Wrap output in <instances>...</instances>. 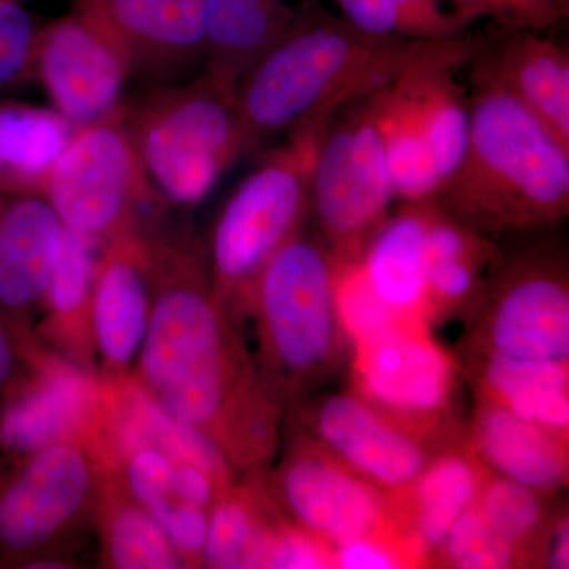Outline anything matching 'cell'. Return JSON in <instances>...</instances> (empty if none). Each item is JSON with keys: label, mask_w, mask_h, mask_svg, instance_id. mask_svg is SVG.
<instances>
[{"label": "cell", "mask_w": 569, "mask_h": 569, "mask_svg": "<svg viewBox=\"0 0 569 569\" xmlns=\"http://www.w3.org/2000/svg\"><path fill=\"white\" fill-rule=\"evenodd\" d=\"M142 230L152 310L132 373L168 417L197 430L233 470L260 467L276 447L277 399L213 295L208 249L189 228Z\"/></svg>", "instance_id": "6da1fadb"}, {"label": "cell", "mask_w": 569, "mask_h": 569, "mask_svg": "<svg viewBox=\"0 0 569 569\" xmlns=\"http://www.w3.org/2000/svg\"><path fill=\"white\" fill-rule=\"evenodd\" d=\"M477 37L415 41L377 36L328 11H307L236 84L257 146L387 88L415 63L467 51Z\"/></svg>", "instance_id": "7a4b0ae2"}, {"label": "cell", "mask_w": 569, "mask_h": 569, "mask_svg": "<svg viewBox=\"0 0 569 569\" xmlns=\"http://www.w3.org/2000/svg\"><path fill=\"white\" fill-rule=\"evenodd\" d=\"M470 82L462 159L430 201L486 238L559 223L569 209V146L493 82Z\"/></svg>", "instance_id": "3957f363"}, {"label": "cell", "mask_w": 569, "mask_h": 569, "mask_svg": "<svg viewBox=\"0 0 569 569\" xmlns=\"http://www.w3.org/2000/svg\"><path fill=\"white\" fill-rule=\"evenodd\" d=\"M127 133L167 203L192 208L242 156L258 148L239 111L236 82L203 69L126 103Z\"/></svg>", "instance_id": "277c9868"}, {"label": "cell", "mask_w": 569, "mask_h": 569, "mask_svg": "<svg viewBox=\"0 0 569 569\" xmlns=\"http://www.w3.org/2000/svg\"><path fill=\"white\" fill-rule=\"evenodd\" d=\"M336 114L312 119L283 137L239 183L213 224L208 247L213 295L231 318L244 312L253 280L269 258L305 230L313 164Z\"/></svg>", "instance_id": "5b68a950"}, {"label": "cell", "mask_w": 569, "mask_h": 569, "mask_svg": "<svg viewBox=\"0 0 569 569\" xmlns=\"http://www.w3.org/2000/svg\"><path fill=\"white\" fill-rule=\"evenodd\" d=\"M470 50L415 63L377 92L378 119L392 193L403 203L432 200L462 159L470 123L456 71Z\"/></svg>", "instance_id": "8992f818"}, {"label": "cell", "mask_w": 569, "mask_h": 569, "mask_svg": "<svg viewBox=\"0 0 569 569\" xmlns=\"http://www.w3.org/2000/svg\"><path fill=\"white\" fill-rule=\"evenodd\" d=\"M269 377L299 383L323 372L339 348L337 264L328 247L295 234L263 266L247 296Z\"/></svg>", "instance_id": "52a82bcc"}, {"label": "cell", "mask_w": 569, "mask_h": 569, "mask_svg": "<svg viewBox=\"0 0 569 569\" xmlns=\"http://www.w3.org/2000/svg\"><path fill=\"white\" fill-rule=\"evenodd\" d=\"M103 463L89 441L50 445L0 475V568H69L62 548L93 523Z\"/></svg>", "instance_id": "ba28073f"}, {"label": "cell", "mask_w": 569, "mask_h": 569, "mask_svg": "<svg viewBox=\"0 0 569 569\" xmlns=\"http://www.w3.org/2000/svg\"><path fill=\"white\" fill-rule=\"evenodd\" d=\"M123 114L126 102L74 129L40 190L63 228L102 244L137 233L167 204L138 159Z\"/></svg>", "instance_id": "9c48e42d"}, {"label": "cell", "mask_w": 569, "mask_h": 569, "mask_svg": "<svg viewBox=\"0 0 569 569\" xmlns=\"http://www.w3.org/2000/svg\"><path fill=\"white\" fill-rule=\"evenodd\" d=\"M395 200L373 92L337 112L313 164L310 212L337 268L361 263Z\"/></svg>", "instance_id": "30bf717a"}, {"label": "cell", "mask_w": 569, "mask_h": 569, "mask_svg": "<svg viewBox=\"0 0 569 569\" xmlns=\"http://www.w3.org/2000/svg\"><path fill=\"white\" fill-rule=\"evenodd\" d=\"M100 417L99 373L40 346L29 372L2 397L0 449L20 459L62 441L97 448Z\"/></svg>", "instance_id": "8fae6325"}, {"label": "cell", "mask_w": 569, "mask_h": 569, "mask_svg": "<svg viewBox=\"0 0 569 569\" xmlns=\"http://www.w3.org/2000/svg\"><path fill=\"white\" fill-rule=\"evenodd\" d=\"M130 77L121 48L80 11L39 28L31 78L47 92L52 110L74 129L118 111Z\"/></svg>", "instance_id": "7c38bea8"}, {"label": "cell", "mask_w": 569, "mask_h": 569, "mask_svg": "<svg viewBox=\"0 0 569 569\" xmlns=\"http://www.w3.org/2000/svg\"><path fill=\"white\" fill-rule=\"evenodd\" d=\"M498 269L489 353L568 365L569 290L563 258L546 249L529 250Z\"/></svg>", "instance_id": "4fadbf2b"}, {"label": "cell", "mask_w": 569, "mask_h": 569, "mask_svg": "<svg viewBox=\"0 0 569 569\" xmlns=\"http://www.w3.org/2000/svg\"><path fill=\"white\" fill-rule=\"evenodd\" d=\"M130 63L159 84L182 81L206 59L204 0H78Z\"/></svg>", "instance_id": "5bb4252c"}, {"label": "cell", "mask_w": 569, "mask_h": 569, "mask_svg": "<svg viewBox=\"0 0 569 569\" xmlns=\"http://www.w3.org/2000/svg\"><path fill=\"white\" fill-rule=\"evenodd\" d=\"M276 492L298 527L335 546L372 537L383 518L376 486L312 449H299L284 460Z\"/></svg>", "instance_id": "9a60e30c"}, {"label": "cell", "mask_w": 569, "mask_h": 569, "mask_svg": "<svg viewBox=\"0 0 569 569\" xmlns=\"http://www.w3.org/2000/svg\"><path fill=\"white\" fill-rule=\"evenodd\" d=\"M152 283L142 228L104 242L92 299V331L102 380L130 376L148 332Z\"/></svg>", "instance_id": "2e32d148"}, {"label": "cell", "mask_w": 569, "mask_h": 569, "mask_svg": "<svg viewBox=\"0 0 569 569\" xmlns=\"http://www.w3.org/2000/svg\"><path fill=\"white\" fill-rule=\"evenodd\" d=\"M63 233L43 197L0 189V310L29 343Z\"/></svg>", "instance_id": "e0dca14e"}, {"label": "cell", "mask_w": 569, "mask_h": 569, "mask_svg": "<svg viewBox=\"0 0 569 569\" xmlns=\"http://www.w3.org/2000/svg\"><path fill=\"white\" fill-rule=\"evenodd\" d=\"M358 350L359 387L370 402L411 421L436 418L448 406L451 362L429 337L397 326Z\"/></svg>", "instance_id": "ac0fdd59"}, {"label": "cell", "mask_w": 569, "mask_h": 569, "mask_svg": "<svg viewBox=\"0 0 569 569\" xmlns=\"http://www.w3.org/2000/svg\"><path fill=\"white\" fill-rule=\"evenodd\" d=\"M466 67L493 82L569 146V54L545 33L501 29L479 39Z\"/></svg>", "instance_id": "d6986e66"}, {"label": "cell", "mask_w": 569, "mask_h": 569, "mask_svg": "<svg viewBox=\"0 0 569 569\" xmlns=\"http://www.w3.org/2000/svg\"><path fill=\"white\" fill-rule=\"evenodd\" d=\"M317 437L343 466L381 489H406L427 466L426 449L366 400L336 395L313 419Z\"/></svg>", "instance_id": "ffe728a7"}, {"label": "cell", "mask_w": 569, "mask_h": 569, "mask_svg": "<svg viewBox=\"0 0 569 569\" xmlns=\"http://www.w3.org/2000/svg\"><path fill=\"white\" fill-rule=\"evenodd\" d=\"M102 247V242L66 228L33 329L41 347L93 372H97V355L92 299Z\"/></svg>", "instance_id": "44dd1931"}, {"label": "cell", "mask_w": 569, "mask_h": 569, "mask_svg": "<svg viewBox=\"0 0 569 569\" xmlns=\"http://www.w3.org/2000/svg\"><path fill=\"white\" fill-rule=\"evenodd\" d=\"M204 69L236 82L293 28L284 0H204Z\"/></svg>", "instance_id": "7402d4cb"}, {"label": "cell", "mask_w": 569, "mask_h": 569, "mask_svg": "<svg viewBox=\"0 0 569 569\" xmlns=\"http://www.w3.org/2000/svg\"><path fill=\"white\" fill-rule=\"evenodd\" d=\"M100 561L114 569L186 568L151 512L127 488L122 473L103 467L96 518Z\"/></svg>", "instance_id": "603a6c76"}, {"label": "cell", "mask_w": 569, "mask_h": 569, "mask_svg": "<svg viewBox=\"0 0 569 569\" xmlns=\"http://www.w3.org/2000/svg\"><path fill=\"white\" fill-rule=\"evenodd\" d=\"M477 440L482 456L501 477L537 492L560 488L567 478V456L559 433L496 402L479 411Z\"/></svg>", "instance_id": "cb8c5ba5"}, {"label": "cell", "mask_w": 569, "mask_h": 569, "mask_svg": "<svg viewBox=\"0 0 569 569\" xmlns=\"http://www.w3.org/2000/svg\"><path fill=\"white\" fill-rule=\"evenodd\" d=\"M426 201L407 203L381 227L359 263L373 293L396 316H411L426 305Z\"/></svg>", "instance_id": "d4e9b609"}, {"label": "cell", "mask_w": 569, "mask_h": 569, "mask_svg": "<svg viewBox=\"0 0 569 569\" xmlns=\"http://www.w3.org/2000/svg\"><path fill=\"white\" fill-rule=\"evenodd\" d=\"M426 305L460 306L482 290V272L496 258L486 236L427 200Z\"/></svg>", "instance_id": "484cf974"}, {"label": "cell", "mask_w": 569, "mask_h": 569, "mask_svg": "<svg viewBox=\"0 0 569 569\" xmlns=\"http://www.w3.org/2000/svg\"><path fill=\"white\" fill-rule=\"evenodd\" d=\"M74 127L52 108L0 103V189L40 194Z\"/></svg>", "instance_id": "4316f807"}, {"label": "cell", "mask_w": 569, "mask_h": 569, "mask_svg": "<svg viewBox=\"0 0 569 569\" xmlns=\"http://www.w3.org/2000/svg\"><path fill=\"white\" fill-rule=\"evenodd\" d=\"M482 373L486 387L492 392L498 406L550 432L559 436L567 432L568 365L489 353Z\"/></svg>", "instance_id": "83f0119b"}, {"label": "cell", "mask_w": 569, "mask_h": 569, "mask_svg": "<svg viewBox=\"0 0 569 569\" xmlns=\"http://www.w3.org/2000/svg\"><path fill=\"white\" fill-rule=\"evenodd\" d=\"M274 527L254 493L231 486L209 509L203 567L264 568Z\"/></svg>", "instance_id": "f1b7e54d"}, {"label": "cell", "mask_w": 569, "mask_h": 569, "mask_svg": "<svg viewBox=\"0 0 569 569\" xmlns=\"http://www.w3.org/2000/svg\"><path fill=\"white\" fill-rule=\"evenodd\" d=\"M340 17L377 36L415 41H445L467 36L448 0H335Z\"/></svg>", "instance_id": "f546056e"}, {"label": "cell", "mask_w": 569, "mask_h": 569, "mask_svg": "<svg viewBox=\"0 0 569 569\" xmlns=\"http://www.w3.org/2000/svg\"><path fill=\"white\" fill-rule=\"evenodd\" d=\"M413 485L418 538L427 548H440L452 523L477 505L482 488L477 466L462 456L427 463Z\"/></svg>", "instance_id": "4dcf8cb0"}, {"label": "cell", "mask_w": 569, "mask_h": 569, "mask_svg": "<svg viewBox=\"0 0 569 569\" xmlns=\"http://www.w3.org/2000/svg\"><path fill=\"white\" fill-rule=\"evenodd\" d=\"M440 548L452 567L462 569L512 567L519 549L477 507L468 509L452 523Z\"/></svg>", "instance_id": "1f68e13d"}, {"label": "cell", "mask_w": 569, "mask_h": 569, "mask_svg": "<svg viewBox=\"0 0 569 569\" xmlns=\"http://www.w3.org/2000/svg\"><path fill=\"white\" fill-rule=\"evenodd\" d=\"M337 313L340 326L356 343L376 339L400 326V317L373 293L359 263L337 268Z\"/></svg>", "instance_id": "d6a6232c"}, {"label": "cell", "mask_w": 569, "mask_h": 569, "mask_svg": "<svg viewBox=\"0 0 569 569\" xmlns=\"http://www.w3.org/2000/svg\"><path fill=\"white\" fill-rule=\"evenodd\" d=\"M481 515L516 546L533 537L542 519L537 490L500 477L481 488L477 500Z\"/></svg>", "instance_id": "836d02e7"}, {"label": "cell", "mask_w": 569, "mask_h": 569, "mask_svg": "<svg viewBox=\"0 0 569 569\" xmlns=\"http://www.w3.org/2000/svg\"><path fill=\"white\" fill-rule=\"evenodd\" d=\"M462 20H492L501 29L545 33L569 18V0H448Z\"/></svg>", "instance_id": "e575fe53"}, {"label": "cell", "mask_w": 569, "mask_h": 569, "mask_svg": "<svg viewBox=\"0 0 569 569\" xmlns=\"http://www.w3.org/2000/svg\"><path fill=\"white\" fill-rule=\"evenodd\" d=\"M37 32L28 11L0 2V91L31 78Z\"/></svg>", "instance_id": "d590c367"}, {"label": "cell", "mask_w": 569, "mask_h": 569, "mask_svg": "<svg viewBox=\"0 0 569 569\" xmlns=\"http://www.w3.org/2000/svg\"><path fill=\"white\" fill-rule=\"evenodd\" d=\"M331 563V553L323 548V541L301 527L276 526L272 530L264 568L321 569Z\"/></svg>", "instance_id": "8d00e7d4"}, {"label": "cell", "mask_w": 569, "mask_h": 569, "mask_svg": "<svg viewBox=\"0 0 569 569\" xmlns=\"http://www.w3.org/2000/svg\"><path fill=\"white\" fill-rule=\"evenodd\" d=\"M40 343H29L18 336L0 310V397L10 392L31 369L32 356Z\"/></svg>", "instance_id": "74e56055"}, {"label": "cell", "mask_w": 569, "mask_h": 569, "mask_svg": "<svg viewBox=\"0 0 569 569\" xmlns=\"http://www.w3.org/2000/svg\"><path fill=\"white\" fill-rule=\"evenodd\" d=\"M332 563L343 569H392L400 560L387 546L372 537L358 538L337 546Z\"/></svg>", "instance_id": "f35d334b"}, {"label": "cell", "mask_w": 569, "mask_h": 569, "mask_svg": "<svg viewBox=\"0 0 569 569\" xmlns=\"http://www.w3.org/2000/svg\"><path fill=\"white\" fill-rule=\"evenodd\" d=\"M569 537L568 523H560L559 530L553 535L549 550V567L563 569L569 567Z\"/></svg>", "instance_id": "ab89813d"}, {"label": "cell", "mask_w": 569, "mask_h": 569, "mask_svg": "<svg viewBox=\"0 0 569 569\" xmlns=\"http://www.w3.org/2000/svg\"><path fill=\"white\" fill-rule=\"evenodd\" d=\"M0 2L18 3L20 0H0Z\"/></svg>", "instance_id": "60d3db41"}]
</instances>
